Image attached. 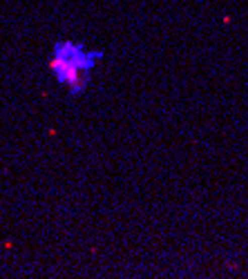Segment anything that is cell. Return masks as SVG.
<instances>
[{"mask_svg":"<svg viewBox=\"0 0 248 279\" xmlns=\"http://www.w3.org/2000/svg\"><path fill=\"white\" fill-rule=\"evenodd\" d=\"M101 51H87L81 43H72V40H60L54 47V54H51L47 67L51 72L56 67H76V69H87L96 65V60L101 58Z\"/></svg>","mask_w":248,"mask_h":279,"instance_id":"1","label":"cell"}]
</instances>
